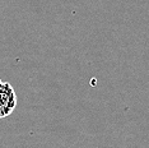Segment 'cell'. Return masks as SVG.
Wrapping results in <instances>:
<instances>
[{
    "mask_svg": "<svg viewBox=\"0 0 149 148\" xmlns=\"http://www.w3.org/2000/svg\"><path fill=\"white\" fill-rule=\"evenodd\" d=\"M17 107V95L10 83L0 84V119L9 116Z\"/></svg>",
    "mask_w": 149,
    "mask_h": 148,
    "instance_id": "1",
    "label": "cell"
},
{
    "mask_svg": "<svg viewBox=\"0 0 149 148\" xmlns=\"http://www.w3.org/2000/svg\"><path fill=\"white\" fill-rule=\"evenodd\" d=\"M1 83H3V82H1V79H0V84H1Z\"/></svg>",
    "mask_w": 149,
    "mask_h": 148,
    "instance_id": "2",
    "label": "cell"
}]
</instances>
